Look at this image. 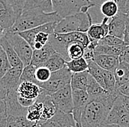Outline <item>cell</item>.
<instances>
[{"instance_id": "5bb4252c", "label": "cell", "mask_w": 129, "mask_h": 127, "mask_svg": "<svg viewBox=\"0 0 129 127\" xmlns=\"http://www.w3.org/2000/svg\"><path fill=\"white\" fill-rule=\"evenodd\" d=\"M5 101L8 110V118H18L27 116L28 108L24 107L19 103L17 90L10 91L6 95Z\"/></svg>"}, {"instance_id": "ab89813d", "label": "cell", "mask_w": 129, "mask_h": 127, "mask_svg": "<svg viewBox=\"0 0 129 127\" xmlns=\"http://www.w3.org/2000/svg\"><path fill=\"white\" fill-rule=\"evenodd\" d=\"M119 57L120 62H125L129 65V45L126 46L125 48L120 55L119 56Z\"/></svg>"}, {"instance_id": "7c38bea8", "label": "cell", "mask_w": 129, "mask_h": 127, "mask_svg": "<svg viewBox=\"0 0 129 127\" xmlns=\"http://www.w3.org/2000/svg\"><path fill=\"white\" fill-rule=\"evenodd\" d=\"M56 109L66 112L72 113L73 111V89L69 85L64 88L50 94Z\"/></svg>"}, {"instance_id": "d6a6232c", "label": "cell", "mask_w": 129, "mask_h": 127, "mask_svg": "<svg viewBox=\"0 0 129 127\" xmlns=\"http://www.w3.org/2000/svg\"><path fill=\"white\" fill-rule=\"evenodd\" d=\"M36 68H37L35 66L32 65L31 64L26 66H24L21 77V82L26 81V82H31L38 85L37 80L35 79Z\"/></svg>"}, {"instance_id": "f6af8a7d", "label": "cell", "mask_w": 129, "mask_h": 127, "mask_svg": "<svg viewBox=\"0 0 129 127\" xmlns=\"http://www.w3.org/2000/svg\"><path fill=\"white\" fill-rule=\"evenodd\" d=\"M120 94V93H119ZM121 98H122V102L124 104L125 107L127 108V110L129 111V96L128 95H124L120 94Z\"/></svg>"}, {"instance_id": "1f68e13d", "label": "cell", "mask_w": 129, "mask_h": 127, "mask_svg": "<svg viewBox=\"0 0 129 127\" xmlns=\"http://www.w3.org/2000/svg\"><path fill=\"white\" fill-rule=\"evenodd\" d=\"M52 72L46 66H40L36 68L35 71V79L38 85L40 86L42 84L48 82L51 77Z\"/></svg>"}, {"instance_id": "277c9868", "label": "cell", "mask_w": 129, "mask_h": 127, "mask_svg": "<svg viewBox=\"0 0 129 127\" xmlns=\"http://www.w3.org/2000/svg\"><path fill=\"white\" fill-rule=\"evenodd\" d=\"M93 18L88 13H79L62 18L56 24L55 33L87 32L92 23Z\"/></svg>"}, {"instance_id": "9c48e42d", "label": "cell", "mask_w": 129, "mask_h": 127, "mask_svg": "<svg viewBox=\"0 0 129 127\" xmlns=\"http://www.w3.org/2000/svg\"><path fill=\"white\" fill-rule=\"evenodd\" d=\"M105 124H114L122 127H129V111L122 102L119 94L109 112Z\"/></svg>"}, {"instance_id": "2e32d148", "label": "cell", "mask_w": 129, "mask_h": 127, "mask_svg": "<svg viewBox=\"0 0 129 127\" xmlns=\"http://www.w3.org/2000/svg\"><path fill=\"white\" fill-rule=\"evenodd\" d=\"M128 18L129 15L122 12H119L114 17L112 18L109 22V35L123 40L126 21Z\"/></svg>"}, {"instance_id": "ba28073f", "label": "cell", "mask_w": 129, "mask_h": 127, "mask_svg": "<svg viewBox=\"0 0 129 127\" xmlns=\"http://www.w3.org/2000/svg\"><path fill=\"white\" fill-rule=\"evenodd\" d=\"M24 65L12 67L0 80V99H5L10 91L17 90L21 83Z\"/></svg>"}, {"instance_id": "bcb514c9", "label": "cell", "mask_w": 129, "mask_h": 127, "mask_svg": "<svg viewBox=\"0 0 129 127\" xmlns=\"http://www.w3.org/2000/svg\"><path fill=\"white\" fill-rule=\"evenodd\" d=\"M123 13H125V14L129 15V0H128V2H127V4L125 5V10H124Z\"/></svg>"}, {"instance_id": "f35d334b", "label": "cell", "mask_w": 129, "mask_h": 127, "mask_svg": "<svg viewBox=\"0 0 129 127\" xmlns=\"http://www.w3.org/2000/svg\"><path fill=\"white\" fill-rule=\"evenodd\" d=\"M18 99L19 103L21 104V106H23L24 107L26 108H29L32 105H33L35 102L36 101V100H32V99H28V98H22L18 95Z\"/></svg>"}, {"instance_id": "7dc6e473", "label": "cell", "mask_w": 129, "mask_h": 127, "mask_svg": "<svg viewBox=\"0 0 129 127\" xmlns=\"http://www.w3.org/2000/svg\"><path fill=\"white\" fill-rule=\"evenodd\" d=\"M101 127H122L118 125H114V124H104Z\"/></svg>"}, {"instance_id": "ee69618b", "label": "cell", "mask_w": 129, "mask_h": 127, "mask_svg": "<svg viewBox=\"0 0 129 127\" xmlns=\"http://www.w3.org/2000/svg\"><path fill=\"white\" fill-rule=\"evenodd\" d=\"M118 5L119 7V10H120V12L123 13L125 8V5L127 4V2L128 0H114Z\"/></svg>"}, {"instance_id": "3957f363", "label": "cell", "mask_w": 129, "mask_h": 127, "mask_svg": "<svg viewBox=\"0 0 129 127\" xmlns=\"http://www.w3.org/2000/svg\"><path fill=\"white\" fill-rule=\"evenodd\" d=\"M57 53L62 56L67 62L70 61L67 54V48L69 43L79 42L87 48L90 40L87 32H75L70 33H54L50 35L48 41Z\"/></svg>"}, {"instance_id": "f907efd6", "label": "cell", "mask_w": 129, "mask_h": 127, "mask_svg": "<svg viewBox=\"0 0 129 127\" xmlns=\"http://www.w3.org/2000/svg\"><path fill=\"white\" fill-rule=\"evenodd\" d=\"M69 127H77V126H69Z\"/></svg>"}, {"instance_id": "4fadbf2b", "label": "cell", "mask_w": 129, "mask_h": 127, "mask_svg": "<svg viewBox=\"0 0 129 127\" xmlns=\"http://www.w3.org/2000/svg\"><path fill=\"white\" fill-rule=\"evenodd\" d=\"M73 115L77 127H81V120L83 111L89 101V97L86 90L73 89Z\"/></svg>"}, {"instance_id": "c3c4849f", "label": "cell", "mask_w": 129, "mask_h": 127, "mask_svg": "<svg viewBox=\"0 0 129 127\" xmlns=\"http://www.w3.org/2000/svg\"><path fill=\"white\" fill-rule=\"evenodd\" d=\"M35 127H40L39 126V125H38H38H37V126H35Z\"/></svg>"}, {"instance_id": "d6986e66", "label": "cell", "mask_w": 129, "mask_h": 127, "mask_svg": "<svg viewBox=\"0 0 129 127\" xmlns=\"http://www.w3.org/2000/svg\"><path fill=\"white\" fill-rule=\"evenodd\" d=\"M55 52H56L48 42L43 48L40 50H34L30 64L35 66L36 68L43 66Z\"/></svg>"}, {"instance_id": "b9f144b4", "label": "cell", "mask_w": 129, "mask_h": 127, "mask_svg": "<svg viewBox=\"0 0 129 127\" xmlns=\"http://www.w3.org/2000/svg\"><path fill=\"white\" fill-rule=\"evenodd\" d=\"M123 41L125 44L129 45V18L126 21L125 24V30L124 32V37H123Z\"/></svg>"}, {"instance_id": "603a6c76", "label": "cell", "mask_w": 129, "mask_h": 127, "mask_svg": "<svg viewBox=\"0 0 129 127\" xmlns=\"http://www.w3.org/2000/svg\"><path fill=\"white\" fill-rule=\"evenodd\" d=\"M114 73L116 79V87L117 89L129 82V65L125 62H120Z\"/></svg>"}, {"instance_id": "8fae6325", "label": "cell", "mask_w": 129, "mask_h": 127, "mask_svg": "<svg viewBox=\"0 0 129 127\" xmlns=\"http://www.w3.org/2000/svg\"><path fill=\"white\" fill-rule=\"evenodd\" d=\"M19 16L8 0H0L1 35L10 31Z\"/></svg>"}, {"instance_id": "9a60e30c", "label": "cell", "mask_w": 129, "mask_h": 127, "mask_svg": "<svg viewBox=\"0 0 129 127\" xmlns=\"http://www.w3.org/2000/svg\"><path fill=\"white\" fill-rule=\"evenodd\" d=\"M38 125L40 127L77 126L72 113H66L59 110L51 118L41 122Z\"/></svg>"}, {"instance_id": "ac0fdd59", "label": "cell", "mask_w": 129, "mask_h": 127, "mask_svg": "<svg viewBox=\"0 0 129 127\" xmlns=\"http://www.w3.org/2000/svg\"><path fill=\"white\" fill-rule=\"evenodd\" d=\"M109 18L104 17L101 23L92 24L87 31L90 41H98L109 35Z\"/></svg>"}, {"instance_id": "e0dca14e", "label": "cell", "mask_w": 129, "mask_h": 127, "mask_svg": "<svg viewBox=\"0 0 129 127\" xmlns=\"http://www.w3.org/2000/svg\"><path fill=\"white\" fill-rule=\"evenodd\" d=\"M43 91V89L37 84L31 82H22L17 89L18 95L22 98L37 100Z\"/></svg>"}, {"instance_id": "681fc988", "label": "cell", "mask_w": 129, "mask_h": 127, "mask_svg": "<svg viewBox=\"0 0 129 127\" xmlns=\"http://www.w3.org/2000/svg\"><path fill=\"white\" fill-rule=\"evenodd\" d=\"M87 1H88L89 2H92V1H91V0H87Z\"/></svg>"}, {"instance_id": "f546056e", "label": "cell", "mask_w": 129, "mask_h": 127, "mask_svg": "<svg viewBox=\"0 0 129 127\" xmlns=\"http://www.w3.org/2000/svg\"><path fill=\"white\" fill-rule=\"evenodd\" d=\"M101 12L104 17L112 18L120 12V10L114 0H106L101 5Z\"/></svg>"}, {"instance_id": "4dcf8cb0", "label": "cell", "mask_w": 129, "mask_h": 127, "mask_svg": "<svg viewBox=\"0 0 129 127\" xmlns=\"http://www.w3.org/2000/svg\"><path fill=\"white\" fill-rule=\"evenodd\" d=\"M66 66L73 73L87 71L89 68L88 63L84 57L68 61L66 63Z\"/></svg>"}, {"instance_id": "484cf974", "label": "cell", "mask_w": 129, "mask_h": 127, "mask_svg": "<svg viewBox=\"0 0 129 127\" xmlns=\"http://www.w3.org/2000/svg\"><path fill=\"white\" fill-rule=\"evenodd\" d=\"M66 63L67 61L62 56L55 52L43 66H46L51 72H54L64 68L66 66Z\"/></svg>"}, {"instance_id": "74e56055", "label": "cell", "mask_w": 129, "mask_h": 127, "mask_svg": "<svg viewBox=\"0 0 129 127\" xmlns=\"http://www.w3.org/2000/svg\"><path fill=\"white\" fill-rule=\"evenodd\" d=\"M8 1L11 3V5H13V7L16 10L18 16H21L24 11L26 0H8Z\"/></svg>"}, {"instance_id": "44dd1931", "label": "cell", "mask_w": 129, "mask_h": 127, "mask_svg": "<svg viewBox=\"0 0 129 127\" xmlns=\"http://www.w3.org/2000/svg\"><path fill=\"white\" fill-rule=\"evenodd\" d=\"M0 46L5 52L12 67H16V66L24 65L23 63L21 62V59L19 58L18 55H17L16 51L14 50L13 47L11 46V44L9 43V41L7 40V38L4 35H1Z\"/></svg>"}, {"instance_id": "7bdbcfd3", "label": "cell", "mask_w": 129, "mask_h": 127, "mask_svg": "<svg viewBox=\"0 0 129 127\" xmlns=\"http://www.w3.org/2000/svg\"><path fill=\"white\" fill-rule=\"evenodd\" d=\"M6 127H21V125L18 123L16 118H8V124Z\"/></svg>"}, {"instance_id": "5b68a950", "label": "cell", "mask_w": 129, "mask_h": 127, "mask_svg": "<svg viewBox=\"0 0 129 127\" xmlns=\"http://www.w3.org/2000/svg\"><path fill=\"white\" fill-rule=\"evenodd\" d=\"M57 23L51 22L43 24L26 31L18 32V34L29 43L34 50H40L48 43L50 35L54 33Z\"/></svg>"}, {"instance_id": "8992f818", "label": "cell", "mask_w": 129, "mask_h": 127, "mask_svg": "<svg viewBox=\"0 0 129 127\" xmlns=\"http://www.w3.org/2000/svg\"><path fill=\"white\" fill-rule=\"evenodd\" d=\"M1 35H4L7 38L16 51L24 66L31 63L34 49L26 40L24 39L18 33L11 31H8Z\"/></svg>"}, {"instance_id": "8d00e7d4", "label": "cell", "mask_w": 129, "mask_h": 127, "mask_svg": "<svg viewBox=\"0 0 129 127\" xmlns=\"http://www.w3.org/2000/svg\"><path fill=\"white\" fill-rule=\"evenodd\" d=\"M8 121V114L5 99H0V127H6Z\"/></svg>"}, {"instance_id": "6da1fadb", "label": "cell", "mask_w": 129, "mask_h": 127, "mask_svg": "<svg viewBox=\"0 0 129 127\" xmlns=\"http://www.w3.org/2000/svg\"><path fill=\"white\" fill-rule=\"evenodd\" d=\"M62 19L56 12L48 13L40 9L28 10L24 11L18 18L16 24L10 31L18 33L48 23L59 22Z\"/></svg>"}, {"instance_id": "ffe728a7", "label": "cell", "mask_w": 129, "mask_h": 127, "mask_svg": "<svg viewBox=\"0 0 129 127\" xmlns=\"http://www.w3.org/2000/svg\"><path fill=\"white\" fill-rule=\"evenodd\" d=\"M93 60L103 69L113 73L115 71L120 63V57L118 56L101 54H95Z\"/></svg>"}, {"instance_id": "7a4b0ae2", "label": "cell", "mask_w": 129, "mask_h": 127, "mask_svg": "<svg viewBox=\"0 0 129 127\" xmlns=\"http://www.w3.org/2000/svg\"><path fill=\"white\" fill-rule=\"evenodd\" d=\"M112 107L98 100H90L85 107L81 120V127H101Z\"/></svg>"}, {"instance_id": "836d02e7", "label": "cell", "mask_w": 129, "mask_h": 127, "mask_svg": "<svg viewBox=\"0 0 129 127\" xmlns=\"http://www.w3.org/2000/svg\"><path fill=\"white\" fill-rule=\"evenodd\" d=\"M104 80L105 90L109 92L117 91L116 79L113 72L109 71L104 69Z\"/></svg>"}, {"instance_id": "7402d4cb", "label": "cell", "mask_w": 129, "mask_h": 127, "mask_svg": "<svg viewBox=\"0 0 129 127\" xmlns=\"http://www.w3.org/2000/svg\"><path fill=\"white\" fill-rule=\"evenodd\" d=\"M32 9H40L48 13H53L52 0H26L24 11Z\"/></svg>"}, {"instance_id": "60d3db41", "label": "cell", "mask_w": 129, "mask_h": 127, "mask_svg": "<svg viewBox=\"0 0 129 127\" xmlns=\"http://www.w3.org/2000/svg\"><path fill=\"white\" fill-rule=\"evenodd\" d=\"M117 91L118 93L124 95H128L129 96V82L124 84L120 87L117 89Z\"/></svg>"}, {"instance_id": "e575fe53", "label": "cell", "mask_w": 129, "mask_h": 127, "mask_svg": "<svg viewBox=\"0 0 129 127\" xmlns=\"http://www.w3.org/2000/svg\"><path fill=\"white\" fill-rule=\"evenodd\" d=\"M0 77H2L12 68L5 52L0 47Z\"/></svg>"}, {"instance_id": "f1b7e54d", "label": "cell", "mask_w": 129, "mask_h": 127, "mask_svg": "<svg viewBox=\"0 0 129 127\" xmlns=\"http://www.w3.org/2000/svg\"><path fill=\"white\" fill-rule=\"evenodd\" d=\"M88 72L89 74L96 80L101 87L105 89L104 80V69L101 68L94 60H89Z\"/></svg>"}, {"instance_id": "d590c367", "label": "cell", "mask_w": 129, "mask_h": 127, "mask_svg": "<svg viewBox=\"0 0 129 127\" xmlns=\"http://www.w3.org/2000/svg\"><path fill=\"white\" fill-rule=\"evenodd\" d=\"M122 44H125L122 39L111 35H108L101 40H98V45L103 46H119Z\"/></svg>"}, {"instance_id": "83f0119b", "label": "cell", "mask_w": 129, "mask_h": 127, "mask_svg": "<svg viewBox=\"0 0 129 127\" xmlns=\"http://www.w3.org/2000/svg\"><path fill=\"white\" fill-rule=\"evenodd\" d=\"M85 48L84 46L79 42H73L69 43L67 48V54L70 61L83 57Z\"/></svg>"}, {"instance_id": "4316f807", "label": "cell", "mask_w": 129, "mask_h": 127, "mask_svg": "<svg viewBox=\"0 0 129 127\" xmlns=\"http://www.w3.org/2000/svg\"><path fill=\"white\" fill-rule=\"evenodd\" d=\"M127 44H122L119 46H103L98 45L95 49V54L108 55L119 56L120 55L125 48Z\"/></svg>"}, {"instance_id": "30bf717a", "label": "cell", "mask_w": 129, "mask_h": 127, "mask_svg": "<svg viewBox=\"0 0 129 127\" xmlns=\"http://www.w3.org/2000/svg\"><path fill=\"white\" fill-rule=\"evenodd\" d=\"M54 12H56L62 18L81 13L83 7L93 4L87 0H52Z\"/></svg>"}, {"instance_id": "816d5d0a", "label": "cell", "mask_w": 129, "mask_h": 127, "mask_svg": "<svg viewBox=\"0 0 129 127\" xmlns=\"http://www.w3.org/2000/svg\"><path fill=\"white\" fill-rule=\"evenodd\" d=\"M87 2H88V1H87Z\"/></svg>"}, {"instance_id": "52a82bcc", "label": "cell", "mask_w": 129, "mask_h": 127, "mask_svg": "<svg viewBox=\"0 0 129 127\" xmlns=\"http://www.w3.org/2000/svg\"><path fill=\"white\" fill-rule=\"evenodd\" d=\"M72 76V72L68 69L67 66H65L59 71L52 72L50 80L42 84L40 87L47 91L49 94L54 93L71 85Z\"/></svg>"}, {"instance_id": "d4e9b609", "label": "cell", "mask_w": 129, "mask_h": 127, "mask_svg": "<svg viewBox=\"0 0 129 127\" xmlns=\"http://www.w3.org/2000/svg\"><path fill=\"white\" fill-rule=\"evenodd\" d=\"M43 107V103L38 98L35 104L28 108V113L26 116L27 119L35 124H39L42 120Z\"/></svg>"}, {"instance_id": "cb8c5ba5", "label": "cell", "mask_w": 129, "mask_h": 127, "mask_svg": "<svg viewBox=\"0 0 129 127\" xmlns=\"http://www.w3.org/2000/svg\"><path fill=\"white\" fill-rule=\"evenodd\" d=\"M89 76L90 74L88 71L73 73L72 80H71V83L72 89L83 90L87 91Z\"/></svg>"}]
</instances>
